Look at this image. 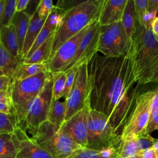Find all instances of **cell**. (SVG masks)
<instances>
[{
    "label": "cell",
    "instance_id": "1",
    "mask_svg": "<svg viewBox=\"0 0 158 158\" xmlns=\"http://www.w3.org/2000/svg\"><path fill=\"white\" fill-rule=\"evenodd\" d=\"M88 77L91 109L106 115L121 136L141 86L130 55L110 57L96 52L88 62Z\"/></svg>",
    "mask_w": 158,
    "mask_h": 158
},
{
    "label": "cell",
    "instance_id": "2",
    "mask_svg": "<svg viewBox=\"0 0 158 158\" xmlns=\"http://www.w3.org/2000/svg\"><path fill=\"white\" fill-rule=\"evenodd\" d=\"M129 54L134 63L138 83L141 85L149 83L158 62V40L151 27L146 28L136 22Z\"/></svg>",
    "mask_w": 158,
    "mask_h": 158
},
{
    "label": "cell",
    "instance_id": "3",
    "mask_svg": "<svg viewBox=\"0 0 158 158\" xmlns=\"http://www.w3.org/2000/svg\"><path fill=\"white\" fill-rule=\"evenodd\" d=\"M104 2V0L81 1L65 12L54 35L51 57L65 41L98 20Z\"/></svg>",
    "mask_w": 158,
    "mask_h": 158
},
{
    "label": "cell",
    "instance_id": "4",
    "mask_svg": "<svg viewBox=\"0 0 158 158\" xmlns=\"http://www.w3.org/2000/svg\"><path fill=\"white\" fill-rule=\"evenodd\" d=\"M48 76V72L43 71L29 78L11 82L9 90L12 114L17 127L22 128L27 112L32 102L44 88Z\"/></svg>",
    "mask_w": 158,
    "mask_h": 158
},
{
    "label": "cell",
    "instance_id": "5",
    "mask_svg": "<svg viewBox=\"0 0 158 158\" xmlns=\"http://www.w3.org/2000/svg\"><path fill=\"white\" fill-rule=\"evenodd\" d=\"M31 139L54 158H66L81 148L60 128L48 120L39 126Z\"/></svg>",
    "mask_w": 158,
    "mask_h": 158
},
{
    "label": "cell",
    "instance_id": "6",
    "mask_svg": "<svg viewBox=\"0 0 158 158\" xmlns=\"http://www.w3.org/2000/svg\"><path fill=\"white\" fill-rule=\"evenodd\" d=\"M121 139L120 135L112 127L107 117L90 109L86 148L95 150H101L109 147L117 148Z\"/></svg>",
    "mask_w": 158,
    "mask_h": 158
},
{
    "label": "cell",
    "instance_id": "7",
    "mask_svg": "<svg viewBox=\"0 0 158 158\" xmlns=\"http://www.w3.org/2000/svg\"><path fill=\"white\" fill-rule=\"evenodd\" d=\"M131 45V41L121 21L101 26L98 52L110 57H125L130 53Z\"/></svg>",
    "mask_w": 158,
    "mask_h": 158
},
{
    "label": "cell",
    "instance_id": "8",
    "mask_svg": "<svg viewBox=\"0 0 158 158\" xmlns=\"http://www.w3.org/2000/svg\"><path fill=\"white\" fill-rule=\"evenodd\" d=\"M154 91L138 95L121 133V139L138 137L144 135L150 118Z\"/></svg>",
    "mask_w": 158,
    "mask_h": 158
},
{
    "label": "cell",
    "instance_id": "9",
    "mask_svg": "<svg viewBox=\"0 0 158 158\" xmlns=\"http://www.w3.org/2000/svg\"><path fill=\"white\" fill-rule=\"evenodd\" d=\"M53 78L51 73L48 76L44 88L32 102L25 118L22 130H28L33 135L39 126L47 120L50 106L52 100Z\"/></svg>",
    "mask_w": 158,
    "mask_h": 158
},
{
    "label": "cell",
    "instance_id": "10",
    "mask_svg": "<svg viewBox=\"0 0 158 158\" xmlns=\"http://www.w3.org/2000/svg\"><path fill=\"white\" fill-rule=\"evenodd\" d=\"M67 110L65 120L82 109L89 101V89L88 77V62L79 66L72 88L65 99Z\"/></svg>",
    "mask_w": 158,
    "mask_h": 158
},
{
    "label": "cell",
    "instance_id": "11",
    "mask_svg": "<svg viewBox=\"0 0 158 158\" xmlns=\"http://www.w3.org/2000/svg\"><path fill=\"white\" fill-rule=\"evenodd\" d=\"M91 24L65 41L57 50L45 63L48 72L53 73L63 71L75 57L78 48Z\"/></svg>",
    "mask_w": 158,
    "mask_h": 158
},
{
    "label": "cell",
    "instance_id": "12",
    "mask_svg": "<svg viewBox=\"0 0 158 158\" xmlns=\"http://www.w3.org/2000/svg\"><path fill=\"white\" fill-rule=\"evenodd\" d=\"M100 29L101 25L98 20L94 21L89 25L78 48L75 57L62 72H66L73 67H78L83 63L88 62L94 54L98 52Z\"/></svg>",
    "mask_w": 158,
    "mask_h": 158
},
{
    "label": "cell",
    "instance_id": "13",
    "mask_svg": "<svg viewBox=\"0 0 158 158\" xmlns=\"http://www.w3.org/2000/svg\"><path fill=\"white\" fill-rule=\"evenodd\" d=\"M89 101L85 107L67 120L60 129L68 135L80 147H86L88 115L90 110Z\"/></svg>",
    "mask_w": 158,
    "mask_h": 158
},
{
    "label": "cell",
    "instance_id": "14",
    "mask_svg": "<svg viewBox=\"0 0 158 158\" xmlns=\"http://www.w3.org/2000/svg\"><path fill=\"white\" fill-rule=\"evenodd\" d=\"M16 158H54L37 145L29 138L27 133L17 127L12 133Z\"/></svg>",
    "mask_w": 158,
    "mask_h": 158
},
{
    "label": "cell",
    "instance_id": "15",
    "mask_svg": "<svg viewBox=\"0 0 158 158\" xmlns=\"http://www.w3.org/2000/svg\"><path fill=\"white\" fill-rule=\"evenodd\" d=\"M128 0H104L98 22L105 26L121 21Z\"/></svg>",
    "mask_w": 158,
    "mask_h": 158
},
{
    "label": "cell",
    "instance_id": "16",
    "mask_svg": "<svg viewBox=\"0 0 158 158\" xmlns=\"http://www.w3.org/2000/svg\"><path fill=\"white\" fill-rule=\"evenodd\" d=\"M46 19L47 17H40L37 12L30 18L22 51L23 60L43 27Z\"/></svg>",
    "mask_w": 158,
    "mask_h": 158
},
{
    "label": "cell",
    "instance_id": "17",
    "mask_svg": "<svg viewBox=\"0 0 158 158\" xmlns=\"http://www.w3.org/2000/svg\"><path fill=\"white\" fill-rule=\"evenodd\" d=\"M30 20V17H29V15L24 11H22L16 12L12 21V23L14 25L17 33L19 56L22 60L23 48Z\"/></svg>",
    "mask_w": 158,
    "mask_h": 158
},
{
    "label": "cell",
    "instance_id": "18",
    "mask_svg": "<svg viewBox=\"0 0 158 158\" xmlns=\"http://www.w3.org/2000/svg\"><path fill=\"white\" fill-rule=\"evenodd\" d=\"M0 40L6 49L13 57L20 60H23L19 56L17 33L13 23L1 28Z\"/></svg>",
    "mask_w": 158,
    "mask_h": 158
},
{
    "label": "cell",
    "instance_id": "19",
    "mask_svg": "<svg viewBox=\"0 0 158 158\" xmlns=\"http://www.w3.org/2000/svg\"><path fill=\"white\" fill-rule=\"evenodd\" d=\"M43 71H47L45 63L25 64L22 61L16 68L11 78V82L29 78Z\"/></svg>",
    "mask_w": 158,
    "mask_h": 158
},
{
    "label": "cell",
    "instance_id": "20",
    "mask_svg": "<svg viewBox=\"0 0 158 158\" xmlns=\"http://www.w3.org/2000/svg\"><path fill=\"white\" fill-rule=\"evenodd\" d=\"M54 35L46 40L29 57L23 60L25 64L46 63L51 57Z\"/></svg>",
    "mask_w": 158,
    "mask_h": 158
},
{
    "label": "cell",
    "instance_id": "21",
    "mask_svg": "<svg viewBox=\"0 0 158 158\" xmlns=\"http://www.w3.org/2000/svg\"><path fill=\"white\" fill-rule=\"evenodd\" d=\"M116 158H142L143 151H139L136 144V137L121 139L117 147Z\"/></svg>",
    "mask_w": 158,
    "mask_h": 158
},
{
    "label": "cell",
    "instance_id": "22",
    "mask_svg": "<svg viewBox=\"0 0 158 158\" xmlns=\"http://www.w3.org/2000/svg\"><path fill=\"white\" fill-rule=\"evenodd\" d=\"M67 110L65 99L60 101L59 99H52L48 115L47 120L60 128L65 121Z\"/></svg>",
    "mask_w": 158,
    "mask_h": 158
},
{
    "label": "cell",
    "instance_id": "23",
    "mask_svg": "<svg viewBox=\"0 0 158 158\" xmlns=\"http://www.w3.org/2000/svg\"><path fill=\"white\" fill-rule=\"evenodd\" d=\"M22 61L23 60H20L13 57L0 40V68L5 75L12 78L16 68Z\"/></svg>",
    "mask_w": 158,
    "mask_h": 158
},
{
    "label": "cell",
    "instance_id": "24",
    "mask_svg": "<svg viewBox=\"0 0 158 158\" xmlns=\"http://www.w3.org/2000/svg\"><path fill=\"white\" fill-rule=\"evenodd\" d=\"M121 22L127 36L131 41L137 22L133 0L127 1Z\"/></svg>",
    "mask_w": 158,
    "mask_h": 158
},
{
    "label": "cell",
    "instance_id": "25",
    "mask_svg": "<svg viewBox=\"0 0 158 158\" xmlns=\"http://www.w3.org/2000/svg\"><path fill=\"white\" fill-rule=\"evenodd\" d=\"M0 158H16L12 134L0 135Z\"/></svg>",
    "mask_w": 158,
    "mask_h": 158
},
{
    "label": "cell",
    "instance_id": "26",
    "mask_svg": "<svg viewBox=\"0 0 158 158\" xmlns=\"http://www.w3.org/2000/svg\"><path fill=\"white\" fill-rule=\"evenodd\" d=\"M53 78L52 99H60L62 98L65 84L67 79L66 72H57L52 73Z\"/></svg>",
    "mask_w": 158,
    "mask_h": 158
},
{
    "label": "cell",
    "instance_id": "27",
    "mask_svg": "<svg viewBox=\"0 0 158 158\" xmlns=\"http://www.w3.org/2000/svg\"><path fill=\"white\" fill-rule=\"evenodd\" d=\"M17 127L16 120L12 112L6 114L0 112V135L12 134Z\"/></svg>",
    "mask_w": 158,
    "mask_h": 158
},
{
    "label": "cell",
    "instance_id": "28",
    "mask_svg": "<svg viewBox=\"0 0 158 158\" xmlns=\"http://www.w3.org/2000/svg\"><path fill=\"white\" fill-rule=\"evenodd\" d=\"M55 31H56V30L50 27L49 25H46L44 23L43 27L42 28L39 35H38L36 40L35 41L30 50L28 52L25 59L29 57L46 40H47L49 37H51L52 35H54Z\"/></svg>",
    "mask_w": 158,
    "mask_h": 158
},
{
    "label": "cell",
    "instance_id": "29",
    "mask_svg": "<svg viewBox=\"0 0 158 158\" xmlns=\"http://www.w3.org/2000/svg\"><path fill=\"white\" fill-rule=\"evenodd\" d=\"M16 3L17 0H6L2 19V28L12 23L13 17L16 13Z\"/></svg>",
    "mask_w": 158,
    "mask_h": 158
},
{
    "label": "cell",
    "instance_id": "30",
    "mask_svg": "<svg viewBox=\"0 0 158 158\" xmlns=\"http://www.w3.org/2000/svg\"><path fill=\"white\" fill-rule=\"evenodd\" d=\"M66 158H104L100 150H95L86 147H81Z\"/></svg>",
    "mask_w": 158,
    "mask_h": 158
},
{
    "label": "cell",
    "instance_id": "31",
    "mask_svg": "<svg viewBox=\"0 0 158 158\" xmlns=\"http://www.w3.org/2000/svg\"><path fill=\"white\" fill-rule=\"evenodd\" d=\"M135 4L136 21L142 26L144 25L145 18L148 14L147 7L148 0H133Z\"/></svg>",
    "mask_w": 158,
    "mask_h": 158
},
{
    "label": "cell",
    "instance_id": "32",
    "mask_svg": "<svg viewBox=\"0 0 158 158\" xmlns=\"http://www.w3.org/2000/svg\"><path fill=\"white\" fill-rule=\"evenodd\" d=\"M155 138L151 135L144 134L136 137V144L139 151H144L153 146L155 141Z\"/></svg>",
    "mask_w": 158,
    "mask_h": 158
},
{
    "label": "cell",
    "instance_id": "33",
    "mask_svg": "<svg viewBox=\"0 0 158 158\" xmlns=\"http://www.w3.org/2000/svg\"><path fill=\"white\" fill-rule=\"evenodd\" d=\"M78 67H73V68L70 69V70L65 72H66L67 79H66L65 87H64L63 95H62V98H64V99L67 98V96L72 88V86L73 83L75 76L76 73L78 69Z\"/></svg>",
    "mask_w": 158,
    "mask_h": 158
},
{
    "label": "cell",
    "instance_id": "34",
    "mask_svg": "<svg viewBox=\"0 0 158 158\" xmlns=\"http://www.w3.org/2000/svg\"><path fill=\"white\" fill-rule=\"evenodd\" d=\"M55 5L51 0H41L38 5L37 12L41 17H48Z\"/></svg>",
    "mask_w": 158,
    "mask_h": 158
},
{
    "label": "cell",
    "instance_id": "35",
    "mask_svg": "<svg viewBox=\"0 0 158 158\" xmlns=\"http://www.w3.org/2000/svg\"><path fill=\"white\" fill-rule=\"evenodd\" d=\"M158 127V112L150 117L144 134L150 135Z\"/></svg>",
    "mask_w": 158,
    "mask_h": 158
},
{
    "label": "cell",
    "instance_id": "36",
    "mask_svg": "<svg viewBox=\"0 0 158 158\" xmlns=\"http://www.w3.org/2000/svg\"><path fill=\"white\" fill-rule=\"evenodd\" d=\"M40 2V1L30 0L27 5V7L24 10V12L27 13L29 15V17L31 18L37 11V9Z\"/></svg>",
    "mask_w": 158,
    "mask_h": 158
},
{
    "label": "cell",
    "instance_id": "37",
    "mask_svg": "<svg viewBox=\"0 0 158 158\" xmlns=\"http://www.w3.org/2000/svg\"><path fill=\"white\" fill-rule=\"evenodd\" d=\"M0 102L12 107V99L9 88L6 91H0Z\"/></svg>",
    "mask_w": 158,
    "mask_h": 158
},
{
    "label": "cell",
    "instance_id": "38",
    "mask_svg": "<svg viewBox=\"0 0 158 158\" xmlns=\"http://www.w3.org/2000/svg\"><path fill=\"white\" fill-rule=\"evenodd\" d=\"M11 83V78L7 75L0 76V91H6L9 88Z\"/></svg>",
    "mask_w": 158,
    "mask_h": 158
},
{
    "label": "cell",
    "instance_id": "39",
    "mask_svg": "<svg viewBox=\"0 0 158 158\" xmlns=\"http://www.w3.org/2000/svg\"><path fill=\"white\" fill-rule=\"evenodd\" d=\"M142 158H158V151L152 147L143 151Z\"/></svg>",
    "mask_w": 158,
    "mask_h": 158
},
{
    "label": "cell",
    "instance_id": "40",
    "mask_svg": "<svg viewBox=\"0 0 158 158\" xmlns=\"http://www.w3.org/2000/svg\"><path fill=\"white\" fill-rule=\"evenodd\" d=\"M154 91V97L152 101L151 110V117L154 115L157 112H158V86Z\"/></svg>",
    "mask_w": 158,
    "mask_h": 158
},
{
    "label": "cell",
    "instance_id": "41",
    "mask_svg": "<svg viewBox=\"0 0 158 158\" xmlns=\"http://www.w3.org/2000/svg\"><path fill=\"white\" fill-rule=\"evenodd\" d=\"M30 0H17L16 12H22L25 10Z\"/></svg>",
    "mask_w": 158,
    "mask_h": 158
},
{
    "label": "cell",
    "instance_id": "42",
    "mask_svg": "<svg viewBox=\"0 0 158 158\" xmlns=\"http://www.w3.org/2000/svg\"><path fill=\"white\" fill-rule=\"evenodd\" d=\"M0 112L6 114H10L12 112V107L10 106L0 102Z\"/></svg>",
    "mask_w": 158,
    "mask_h": 158
},
{
    "label": "cell",
    "instance_id": "43",
    "mask_svg": "<svg viewBox=\"0 0 158 158\" xmlns=\"http://www.w3.org/2000/svg\"><path fill=\"white\" fill-rule=\"evenodd\" d=\"M150 82L158 83V62L153 70V72L150 79Z\"/></svg>",
    "mask_w": 158,
    "mask_h": 158
},
{
    "label": "cell",
    "instance_id": "44",
    "mask_svg": "<svg viewBox=\"0 0 158 158\" xmlns=\"http://www.w3.org/2000/svg\"><path fill=\"white\" fill-rule=\"evenodd\" d=\"M151 30L155 36H158V19L157 17L151 24Z\"/></svg>",
    "mask_w": 158,
    "mask_h": 158
},
{
    "label": "cell",
    "instance_id": "45",
    "mask_svg": "<svg viewBox=\"0 0 158 158\" xmlns=\"http://www.w3.org/2000/svg\"><path fill=\"white\" fill-rule=\"evenodd\" d=\"M6 0H0V35H1V31L2 28V15L4 12V9L5 6Z\"/></svg>",
    "mask_w": 158,
    "mask_h": 158
},
{
    "label": "cell",
    "instance_id": "46",
    "mask_svg": "<svg viewBox=\"0 0 158 158\" xmlns=\"http://www.w3.org/2000/svg\"><path fill=\"white\" fill-rule=\"evenodd\" d=\"M152 148L158 151V139H156V141H155V143H154V144Z\"/></svg>",
    "mask_w": 158,
    "mask_h": 158
},
{
    "label": "cell",
    "instance_id": "47",
    "mask_svg": "<svg viewBox=\"0 0 158 158\" xmlns=\"http://www.w3.org/2000/svg\"><path fill=\"white\" fill-rule=\"evenodd\" d=\"M4 73H3V72H2V70L1 69V68H0V76H1V75H4Z\"/></svg>",
    "mask_w": 158,
    "mask_h": 158
},
{
    "label": "cell",
    "instance_id": "48",
    "mask_svg": "<svg viewBox=\"0 0 158 158\" xmlns=\"http://www.w3.org/2000/svg\"><path fill=\"white\" fill-rule=\"evenodd\" d=\"M156 39L158 40V36H156Z\"/></svg>",
    "mask_w": 158,
    "mask_h": 158
},
{
    "label": "cell",
    "instance_id": "49",
    "mask_svg": "<svg viewBox=\"0 0 158 158\" xmlns=\"http://www.w3.org/2000/svg\"><path fill=\"white\" fill-rule=\"evenodd\" d=\"M157 130H158V127H157Z\"/></svg>",
    "mask_w": 158,
    "mask_h": 158
},
{
    "label": "cell",
    "instance_id": "50",
    "mask_svg": "<svg viewBox=\"0 0 158 158\" xmlns=\"http://www.w3.org/2000/svg\"><path fill=\"white\" fill-rule=\"evenodd\" d=\"M157 19H158V17H157Z\"/></svg>",
    "mask_w": 158,
    "mask_h": 158
}]
</instances>
